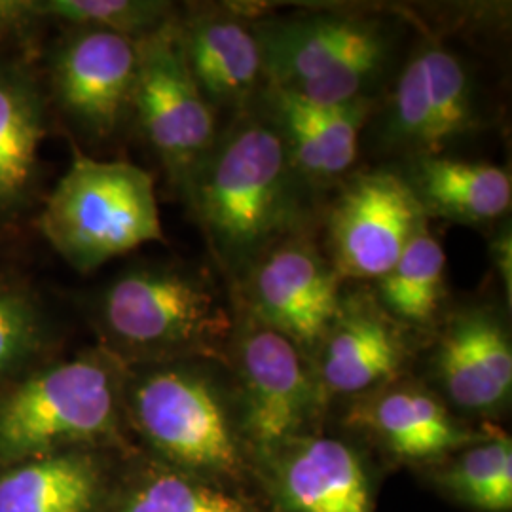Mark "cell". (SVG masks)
<instances>
[{
  "label": "cell",
  "instance_id": "16",
  "mask_svg": "<svg viewBox=\"0 0 512 512\" xmlns=\"http://www.w3.org/2000/svg\"><path fill=\"white\" fill-rule=\"evenodd\" d=\"M319 348V384L338 395L384 387L399 374L406 357L393 319L372 298H344Z\"/></svg>",
  "mask_w": 512,
  "mask_h": 512
},
{
  "label": "cell",
  "instance_id": "15",
  "mask_svg": "<svg viewBox=\"0 0 512 512\" xmlns=\"http://www.w3.org/2000/svg\"><path fill=\"white\" fill-rule=\"evenodd\" d=\"M440 385L452 403L469 412H494L509 401L512 346L505 323L492 308L456 313L435 353Z\"/></svg>",
  "mask_w": 512,
  "mask_h": 512
},
{
  "label": "cell",
  "instance_id": "27",
  "mask_svg": "<svg viewBox=\"0 0 512 512\" xmlns=\"http://www.w3.org/2000/svg\"><path fill=\"white\" fill-rule=\"evenodd\" d=\"M492 258H494L495 268L501 277V283L507 291V300L511 302L512 294V238L511 226L503 224L495 236L492 243Z\"/></svg>",
  "mask_w": 512,
  "mask_h": 512
},
{
  "label": "cell",
  "instance_id": "7",
  "mask_svg": "<svg viewBox=\"0 0 512 512\" xmlns=\"http://www.w3.org/2000/svg\"><path fill=\"white\" fill-rule=\"evenodd\" d=\"M129 404L139 431L165 458L196 473L238 469V437L226 401L200 366L150 370L133 384Z\"/></svg>",
  "mask_w": 512,
  "mask_h": 512
},
{
  "label": "cell",
  "instance_id": "17",
  "mask_svg": "<svg viewBox=\"0 0 512 512\" xmlns=\"http://www.w3.org/2000/svg\"><path fill=\"white\" fill-rule=\"evenodd\" d=\"M401 175L427 220L437 217L482 226L511 209V175L497 165L446 154L410 160L408 171Z\"/></svg>",
  "mask_w": 512,
  "mask_h": 512
},
{
  "label": "cell",
  "instance_id": "8",
  "mask_svg": "<svg viewBox=\"0 0 512 512\" xmlns=\"http://www.w3.org/2000/svg\"><path fill=\"white\" fill-rule=\"evenodd\" d=\"M133 114L173 183L183 188L220 129L217 110L188 69L177 18L137 40Z\"/></svg>",
  "mask_w": 512,
  "mask_h": 512
},
{
  "label": "cell",
  "instance_id": "20",
  "mask_svg": "<svg viewBox=\"0 0 512 512\" xmlns=\"http://www.w3.org/2000/svg\"><path fill=\"white\" fill-rule=\"evenodd\" d=\"M99 490L92 459L54 452L0 476V512H92Z\"/></svg>",
  "mask_w": 512,
  "mask_h": 512
},
{
  "label": "cell",
  "instance_id": "3",
  "mask_svg": "<svg viewBox=\"0 0 512 512\" xmlns=\"http://www.w3.org/2000/svg\"><path fill=\"white\" fill-rule=\"evenodd\" d=\"M97 315L114 344L152 357L215 353L238 325L215 277L175 262L120 272L99 294Z\"/></svg>",
  "mask_w": 512,
  "mask_h": 512
},
{
  "label": "cell",
  "instance_id": "6",
  "mask_svg": "<svg viewBox=\"0 0 512 512\" xmlns=\"http://www.w3.org/2000/svg\"><path fill=\"white\" fill-rule=\"evenodd\" d=\"M482 124L473 69L458 52L427 40L406 59L387 97L380 141L410 160L446 156Z\"/></svg>",
  "mask_w": 512,
  "mask_h": 512
},
{
  "label": "cell",
  "instance_id": "23",
  "mask_svg": "<svg viewBox=\"0 0 512 512\" xmlns=\"http://www.w3.org/2000/svg\"><path fill=\"white\" fill-rule=\"evenodd\" d=\"M55 19L73 29H99L139 40L173 19L162 0H2L0 21Z\"/></svg>",
  "mask_w": 512,
  "mask_h": 512
},
{
  "label": "cell",
  "instance_id": "22",
  "mask_svg": "<svg viewBox=\"0 0 512 512\" xmlns=\"http://www.w3.org/2000/svg\"><path fill=\"white\" fill-rule=\"evenodd\" d=\"M446 298V253L423 222L393 268L376 279V304L391 317L425 325Z\"/></svg>",
  "mask_w": 512,
  "mask_h": 512
},
{
  "label": "cell",
  "instance_id": "25",
  "mask_svg": "<svg viewBox=\"0 0 512 512\" xmlns=\"http://www.w3.org/2000/svg\"><path fill=\"white\" fill-rule=\"evenodd\" d=\"M118 512H255L245 501L186 476H154L141 484Z\"/></svg>",
  "mask_w": 512,
  "mask_h": 512
},
{
  "label": "cell",
  "instance_id": "2",
  "mask_svg": "<svg viewBox=\"0 0 512 512\" xmlns=\"http://www.w3.org/2000/svg\"><path fill=\"white\" fill-rule=\"evenodd\" d=\"M253 25L266 88L321 105L374 99L401 44L397 23L342 10L253 19Z\"/></svg>",
  "mask_w": 512,
  "mask_h": 512
},
{
  "label": "cell",
  "instance_id": "18",
  "mask_svg": "<svg viewBox=\"0 0 512 512\" xmlns=\"http://www.w3.org/2000/svg\"><path fill=\"white\" fill-rule=\"evenodd\" d=\"M349 420L366 427L404 459L439 458L486 439L463 427L437 397L406 385L378 391L351 410Z\"/></svg>",
  "mask_w": 512,
  "mask_h": 512
},
{
  "label": "cell",
  "instance_id": "26",
  "mask_svg": "<svg viewBox=\"0 0 512 512\" xmlns=\"http://www.w3.org/2000/svg\"><path fill=\"white\" fill-rule=\"evenodd\" d=\"M42 338V315L31 296L0 283V380L25 365Z\"/></svg>",
  "mask_w": 512,
  "mask_h": 512
},
{
  "label": "cell",
  "instance_id": "14",
  "mask_svg": "<svg viewBox=\"0 0 512 512\" xmlns=\"http://www.w3.org/2000/svg\"><path fill=\"white\" fill-rule=\"evenodd\" d=\"M262 99L264 116L281 135L294 169L310 186L334 183L357 162L374 99L321 105L277 88H266Z\"/></svg>",
  "mask_w": 512,
  "mask_h": 512
},
{
  "label": "cell",
  "instance_id": "19",
  "mask_svg": "<svg viewBox=\"0 0 512 512\" xmlns=\"http://www.w3.org/2000/svg\"><path fill=\"white\" fill-rule=\"evenodd\" d=\"M281 450L279 486L296 512H370L363 465L348 444L298 439Z\"/></svg>",
  "mask_w": 512,
  "mask_h": 512
},
{
  "label": "cell",
  "instance_id": "24",
  "mask_svg": "<svg viewBox=\"0 0 512 512\" xmlns=\"http://www.w3.org/2000/svg\"><path fill=\"white\" fill-rule=\"evenodd\" d=\"M461 501L482 512H511L512 444L509 437L471 444L442 475Z\"/></svg>",
  "mask_w": 512,
  "mask_h": 512
},
{
  "label": "cell",
  "instance_id": "1",
  "mask_svg": "<svg viewBox=\"0 0 512 512\" xmlns=\"http://www.w3.org/2000/svg\"><path fill=\"white\" fill-rule=\"evenodd\" d=\"M308 188L274 124L236 114L183 186L220 270L239 285L285 239L306 234Z\"/></svg>",
  "mask_w": 512,
  "mask_h": 512
},
{
  "label": "cell",
  "instance_id": "12",
  "mask_svg": "<svg viewBox=\"0 0 512 512\" xmlns=\"http://www.w3.org/2000/svg\"><path fill=\"white\" fill-rule=\"evenodd\" d=\"M137 40L99 29H73L54 59V90L74 124L107 139L133 114Z\"/></svg>",
  "mask_w": 512,
  "mask_h": 512
},
{
  "label": "cell",
  "instance_id": "21",
  "mask_svg": "<svg viewBox=\"0 0 512 512\" xmlns=\"http://www.w3.org/2000/svg\"><path fill=\"white\" fill-rule=\"evenodd\" d=\"M44 137L35 84L16 69H0V213L16 209L37 177Z\"/></svg>",
  "mask_w": 512,
  "mask_h": 512
},
{
  "label": "cell",
  "instance_id": "5",
  "mask_svg": "<svg viewBox=\"0 0 512 512\" xmlns=\"http://www.w3.org/2000/svg\"><path fill=\"white\" fill-rule=\"evenodd\" d=\"M118 418L116 380L95 357L40 370L0 401V461L21 463L107 437Z\"/></svg>",
  "mask_w": 512,
  "mask_h": 512
},
{
  "label": "cell",
  "instance_id": "10",
  "mask_svg": "<svg viewBox=\"0 0 512 512\" xmlns=\"http://www.w3.org/2000/svg\"><path fill=\"white\" fill-rule=\"evenodd\" d=\"M241 423L262 450L298 439L315 416L323 387L289 338L245 315L238 334Z\"/></svg>",
  "mask_w": 512,
  "mask_h": 512
},
{
  "label": "cell",
  "instance_id": "13",
  "mask_svg": "<svg viewBox=\"0 0 512 512\" xmlns=\"http://www.w3.org/2000/svg\"><path fill=\"white\" fill-rule=\"evenodd\" d=\"M188 69L209 105L241 114L266 90L253 19L220 6H200L177 19Z\"/></svg>",
  "mask_w": 512,
  "mask_h": 512
},
{
  "label": "cell",
  "instance_id": "4",
  "mask_svg": "<svg viewBox=\"0 0 512 512\" xmlns=\"http://www.w3.org/2000/svg\"><path fill=\"white\" fill-rule=\"evenodd\" d=\"M38 226L55 251L82 274L164 239L150 173L128 162L93 160L76 147Z\"/></svg>",
  "mask_w": 512,
  "mask_h": 512
},
{
  "label": "cell",
  "instance_id": "11",
  "mask_svg": "<svg viewBox=\"0 0 512 512\" xmlns=\"http://www.w3.org/2000/svg\"><path fill=\"white\" fill-rule=\"evenodd\" d=\"M427 219L401 173L351 179L329 215L330 264L342 279H380Z\"/></svg>",
  "mask_w": 512,
  "mask_h": 512
},
{
  "label": "cell",
  "instance_id": "9",
  "mask_svg": "<svg viewBox=\"0 0 512 512\" xmlns=\"http://www.w3.org/2000/svg\"><path fill=\"white\" fill-rule=\"evenodd\" d=\"M342 277L317 245L285 239L262 256L238 285L255 321L289 338L298 349L319 348L342 308Z\"/></svg>",
  "mask_w": 512,
  "mask_h": 512
}]
</instances>
